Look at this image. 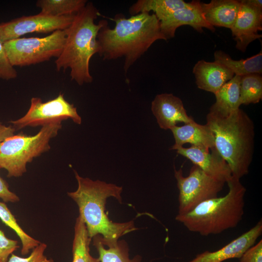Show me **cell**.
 <instances>
[{"label": "cell", "instance_id": "obj_10", "mask_svg": "<svg viewBox=\"0 0 262 262\" xmlns=\"http://www.w3.org/2000/svg\"><path fill=\"white\" fill-rule=\"evenodd\" d=\"M74 15L55 16L40 12L35 15L16 18L0 23V39L4 43L28 33L64 30L71 25Z\"/></svg>", "mask_w": 262, "mask_h": 262}, {"label": "cell", "instance_id": "obj_12", "mask_svg": "<svg viewBox=\"0 0 262 262\" xmlns=\"http://www.w3.org/2000/svg\"><path fill=\"white\" fill-rule=\"evenodd\" d=\"M176 150L179 154L190 160L210 176L226 183L232 177L229 164L215 147L211 149H205L193 146L182 147Z\"/></svg>", "mask_w": 262, "mask_h": 262}, {"label": "cell", "instance_id": "obj_4", "mask_svg": "<svg viewBox=\"0 0 262 262\" xmlns=\"http://www.w3.org/2000/svg\"><path fill=\"white\" fill-rule=\"evenodd\" d=\"M99 16V11L91 2H87L74 15L72 22L66 29L62 52L55 62L58 71L70 69L71 80L80 85L93 80L89 70L90 61L99 52L97 36L106 21L101 20L96 23Z\"/></svg>", "mask_w": 262, "mask_h": 262}, {"label": "cell", "instance_id": "obj_23", "mask_svg": "<svg viewBox=\"0 0 262 262\" xmlns=\"http://www.w3.org/2000/svg\"><path fill=\"white\" fill-rule=\"evenodd\" d=\"M91 241L85 224L81 216L79 215L74 227L72 262H100L98 258L92 257L90 253Z\"/></svg>", "mask_w": 262, "mask_h": 262}, {"label": "cell", "instance_id": "obj_14", "mask_svg": "<svg viewBox=\"0 0 262 262\" xmlns=\"http://www.w3.org/2000/svg\"><path fill=\"white\" fill-rule=\"evenodd\" d=\"M160 23L161 31L167 40L173 38L177 29L183 25L190 26L200 33L204 28L215 31V28L205 19L199 0L188 2L187 6L175 11Z\"/></svg>", "mask_w": 262, "mask_h": 262}, {"label": "cell", "instance_id": "obj_11", "mask_svg": "<svg viewBox=\"0 0 262 262\" xmlns=\"http://www.w3.org/2000/svg\"><path fill=\"white\" fill-rule=\"evenodd\" d=\"M240 1V8L230 30L236 49L244 52L251 42L262 37L258 32L262 30V7L254 0Z\"/></svg>", "mask_w": 262, "mask_h": 262}, {"label": "cell", "instance_id": "obj_16", "mask_svg": "<svg viewBox=\"0 0 262 262\" xmlns=\"http://www.w3.org/2000/svg\"><path fill=\"white\" fill-rule=\"evenodd\" d=\"M175 140L171 150H177L185 144L205 149L214 147V136L211 128L206 124L201 125L195 121L181 126L170 129Z\"/></svg>", "mask_w": 262, "mask_h": 262}, {"label": "cell", "instance_id": "obj_9", "mask_svg": "<svg viewBox=\"0 0 262 262\" xmlns=\"http://www.w3.org/2000/svg\"><path fill=\"white\" fill-rule=\"evenodd\" d=\"M69 118L77 124L82 123V118L76 107L65 98L63 94L60 93L56 98L45 102L40 98H32L27 113L22 117L9 122L16 131L27 127L43 126Z\"/></svg>", "mask_w": 262, "mask_h": 262}, {"label": "cell", "instance_id": "obj_3", "mask_svg": "<svg viewBox=\"0 0 262 262\" xmlns=\"http://www.w3.org/2000/svg\"><path fill=\"white\" fill-rule=\"evenodd\" d=\"M206 124L214 136V147L229 164L232 176L240 180L247 175L254 147V125L240 108L223 115L209 111Z\"/></svg>", "mask_w": 262, "mask_h": 262}, {"label": "cell", "instance_id": "obj_31", "mask_svg": "<svg viewBox=\"0 0 262 262\" xmlns=\"http://www.w3.org/2000/svg\"><path fill=\"white\" fill-rule=\"evenodd\" d=\"M0 198L4 202H17L19 201V197L10 191L7 182L0 176Z\"/></svg>", "mask_w": 262, "mask_h": 262}, {"label": "cell", "instance_id": "obj_1", "mask_svg": "<svg viewBox=\"0 0 262 262\" xmlns=\"http://www.w3.org/2000/svg\"><path fill=\"white\" fill-rule=\"evenodd\" d=\"M111 29L106 20L97 36L98 54L104 60L124 58L123 69L129 68L158 40L166 41L154 14L142 13L126 18L118 14Z\"/></svg>", "mask_w": 262, "mask_h": 262}, {"label": "cell", "instance_id": "obj_2", "mask_svg": "<svg viewBox=\"0 0 262 262\" xmlns=\"http://www.w3.org/2000/svg\"><path fill=\"white\" fill-rule=\"evenodd\" d=\"M74 173L78 188L67 193V195L77 204L79 215L91 239L100 235L106 242H115L121 236L137 229L133 221L113 222L105 212L108 197H113L121 203L122 187L99 180H93L80 176L75 171Z\"/></svg>", "mask_w": 262, "mask_h": 262}, {"label": "cell", "instance_id": "obj_28", "mask_svg": "<svg viewBox=\"0 0 262 262\" xmlns=\"http://www.w3.org/2000/svg\"><path fill=\"white\" fill-rule=\"evenodd\" d=\"M17 77V71L10 63L5 50L3 43L0 39V79L10 80L14 79Z\"/></svg>", "mask_w": 262, "mask_h": 262}, {"label": "cell", "instance_id": "obj_8", "mask_svg": "<svg viewBox=\"0 0 262 262\" xmlns=\"http://www.w3.org/2000/svg\"><path fill=\"white\" fill-rule=\"evenodd\" d=\"M174 176L179 191L178 214L189 213L201 203L218 196L225 182L209 175L194 164L185 177L181 168L174 167Z\"/></svg>", "mask_w": 262, "mask_h": 262}, {"label": "cell", "instance_id": "obj_6", "mask_svg": "<svg viewBox=\"0 0 262 262\" xmlns=\"http://www.w3.org/2000/svg\"><path fill=\"white\" fill-rule=\"evenodd\" d=\"M62 128V122L42 126L34 135L20 133L0 143V168L7 171V177H19L27 171V164L50 148L51 139Z\"/></svg>", "mask_w": 262, "mask_h": 262}, {"label": "cell", "instance_id": "obj_26", "mask_svg": "<svg viewBox=\"0 0 262 262\" xmlns=\"http://www.w3.org/2000/svg\"><path fill=\"white\" fill-rule=\"evenodd\" d=\"M262 98V77L259 74H250L241 77L240 106L255 104Z\"/></svg>", "mask_w": 262, "mask_h": 262}, {"label": "cell", "instance_id": "obj_21", "mask_svg": "<svg viewBox=\"0 0 262 262\" xmlns=\"http://www.w3.org/2000/svg\"><path fill=\"white\" fill-rule=\"evenodd\" d=\"M214 61L230 70L234 75L240 77L250 74L262 73V52L246 59L235 60L222 50L214 53Z\"/></svg>", "mask_w": 262, "mask_h": 262}, {"label": "cell", "instance_id": "obj_22", "mask_svg": "<svg viewBox=\"0 0 262 262\" xmlns=\"http://www.w3.org/2000/svg\"><path fill=\"white\" fill-rule=\"evenodd\" d=\"M188 4L183 0H138L130 6L129 12L131 16L153 12L160 21Z\"/></svg>", "mask_w": 262, "mask_h": 262}, {"label": "cell", "instance_id": "obj_24", "mask_svg": "<svg viewBox=\"0 0 262 262\" xmlns=\"http://www.w3.org/2000/svg\"><path fill=\"white\" fill-rule=\"evenodd\" d=\"M86 0H38L36 5L40 12L47 15L61 16H73L87 4Z\"/></svg>", "mask_w": 262, "mask_h": 262}, {"label": "cell", "instance_id": "obj_33", "mask_svg": "<svg viewBox=\"0 0 262 262\" xmlns=\"http://www.w3.org/2000/svg\"><path fill=\"white\" fill-rule=\"evenodd\" d=\"M261 1H262V0H261Z\"/></svg>", "mask_w": 262, "mask_h": 262}, {"label": "cell", "instance_id": "obj_7", "mask_svg": "<svg viewBox=\"0 0 262 262\" xmlns=\"http://www.w3.org/2000/svg\"><path fill=\"white\" fill-rule=\"evenodd\" d=\"M66 29L57 30L44 37H20L3 43L5 50L13 66L35 65L57 58L63 49Z\"/></svg>", "mask_w": 262, "mask_h": 262}, {"label": "cell", "instance_id": "obj_19", "mask_svg": "<svg viewBox=\"0 0 262 262\" xmlns=\"http://www.w3.org/2000/svg\"><path fill=\"white\" fill-rule=\"evenodd\" d=\"M240 76L234 75L214 94L216 101L210 111L227 115L240 108Z\"/></svg>", "mask_w": 262, "mask_h": 262}, {"label": "cell", "instance_id": "obj_15", "mask_svg": "<svg viewBox=\"0 0 262 262\" xmlns=\"http://www.w3.org/2000/svg\"><path fill=\"white\" fill-rule=\"evenodd\" d=\"M151 110L160 128L164 130H170L178 122L187 124L195 121L187 114L181 99L172 94L156 96Z\"/></svg>", "mask_w": 262, "mask_h": 262}, {"label": "cell", "instance_id": "obj_27", "mask_svg": "<svg viewBox=\"0 0 262 262\" xmlns=\"http://www.w3.org/2000/svg\"><path fill=\"white\" fill-rule=\"evenodd\" d=\"M47 247L46 244L41 243L32 250V252L28 257H20L12 254L6 262H53L52 259H48L44 255Z\"/></svg>", "mask_w": 262, "mask_h": 262}, {"label": "cell", "instance_id": "obj_30", "mask_svg": "<svg viewBox=\"0 0 262 262\" xmlns=\"http://www.w3.org/2000/svg\"><path fill=\"white\" fill-rule=\"evenodd\" d=\"M239 259V262H262V239L247 249Z\"/></svg>", "mask_w": 262, "mask_h": 262}, {"label": "cell", "instance_id": "obj_18", "mask_svg": "<svg viewBox=\"0 0 262 262\" xmlns=\"http://www.w3.org/2000/svg\"><path fill=\"white\" fill-rule=\"evenodd\" d=\"M241 6L240 0H212L209 3L200 2L203 16L214 27L231 29Z\"/></svg>", "mask_w": 262, "mask_h": 262}, {"label": "cell", "instance_id": "obj_5", "mask_svg": "<svg viewBox=\"0 0 262 262\" xmlns=\"http://www.w3.org/2000/svg\"><path fill=\"white\" fill-rule=\"evenodd\" d=\"M223 196L206 200L189 213L177 214L176 220L189 231L207 236L236 227L244 214L245 187L232 176Z\"/></svg>", "mask_w": 262, "mask_h": 262}, {"label": "cell", "instance_id": "obj_32", "mask_svg": "<svg viewBox=\"0 0 262 262\" xmlns=\"http://www.w3.org/2000/svg\"><path fill=\"white\" fill-rule=\"evenodd\" d=\"M16 130L12 125L6 126L0 122V143L14 134Z\"/></svg>", "mask_w": 262, "mask_h": 262}, {"label": "cell", "instance_id": "obj_17", "mask_svg": "<svg viewBox=\"0 0 262 262\" xmlns=\"http://www.w3.org/2000/svg\"><path fill=\"white\" fill-rule=\"evenodd\" d=\"M193 73L197 87L214 94L234 74L229 69L214 61H198L194 66Z\"/></svg>", "mask_w": 262, "mask_h": 262}, {"label": "cell", "instance_id": "obj_20", "mask_svg": "<svg viewBox=\"0 0 262 262\" xmlns=\"http://www.w3.org/2000/svg\"><path fill=\"white\" fill-rule=\"evenodd\" d=\"M93 238V245L98 251L100 262H141V257L139 255L130 258L129 248L125 241L107 242L99 235Z\"/></svg>", "mask_w": 262, "mask_h": 262}, {"label": "cell", "instance_id": "obj_25", "mask_svg": "<svg viewBox=\"0 0 262 262\" xmlns=\"http://www.w3.org/2000/svg\"><path fill=\"white\" fill-rule=\"evenodd\" d=\"M0 219L7 226L13 229L21 242V254H28L41 242L28 235L19 225L15 216L4 202L0 201Z\"/></svg>", "mask_w": 262, "mask_h": 262}, {"label": "cell", "instance_id": "obj_13", "mask_svg": "<svg viewBox=\"0 0 262 262\" xmlns=\"http://www.w3.org/2000/svg\"><path fill=\"white\" fill-rule=\"evenodd\" d=\"M262 233L261 220L249 230L222 248L214 251H205L188 262H222L230 259H239L247 249L255 244Z\"/></svg>", "mask_w": 262, "mask_h": 262}, {"label": "cell", "instance_id": "obj_29", "mask_svg": "<svg viewBox=\"0 0 262 262\" xmlns=\"http://www.w3.org/2000/svg\"><path fill=\"white\" fill-rule=\"evenodd\" d=\"M19 247L18 241L7 238L0 229V262H6L10 255Z\"/></svg>", "mask_w": 262, "mask_h": 262}]
</instances>
